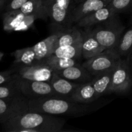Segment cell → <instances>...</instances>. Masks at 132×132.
I'll list each match as a JSON object with an SVG mask.
<instances>
[{"mask_svg": "<svg viewBox=\"0 0 132 132\" xmlns=\"http://www.w3.org/2000/svg\"><path fill=\"white\" fill-rule=\"evenodd\" d=\"M75 1H76V3H81V1H82L83 0H74Z\"/></svg>", "mask_w": 132, "mask_h": 132, "instance_id": "cell-33", "label": "cell"}, {"mask_svg": "<svg viewBox=\"0 0 132 132\" xmlns=\"http://www.w3.org/2000/svg\"><path fill=\"white\" fill-rule=\"evenodd\" d=\"M132 88V73L127 59L121 58L112 73L109 93L125 94Z\"/></svg>", "mask_w": 132, "mask_h": 132, "instance_id": "cell-7", "label": "cell"}, {"mask_svg": "<svg viewBox=\"0 0 132 132\" xmlns=\"http://www.w3.org/2000/svg\"><path fill=\"white\" fill-rule=\"evenodd\" d=\"M27 109L28 99L23 95L14 99H0V123L3 125L17 113Z\"/></svg>", "mask_w": 132, "mask_h": 132, "instance_id": "cell-9", "label": "cell"}, {"mask_svg": "<svg viewBox=\"0 0 132 132\" xmlns=\"http://www.w3.org/2000/svg\"><path fill=\"white\" fill-rule=\"evenodd\" d=\"M61 32V30H57L48 37L32 46L39 61L42 62L51 55L55 41L60 36Z\"/></svg>", "mask_w": 132, "mask_h": 132, "instance_id": "cell-15", "label": "cell"}, {"mask_svg": "<svg viewBox=\"0 0 132 132\" xmlns=\"http://www.w3.org/2000/svg\"><path fill=\"white\" fill-rule=\"evenodd\" d=\"M12 68L19 77L32 81L50 82L54 73V70L43 62L28 66L14 64Z\"/></svg>", "mask_w": 132, "mask_h": 132, "instance_id": "cell-8", "label": "cell"}, {"mask_svg": "<svg viewBox=\"0 0 132 132\" xmlns=\"http://www.w3.org/2000/svg\"><path fill=\"white\" fill-rule=\"evenodd\" d=\"M28 0H10L5 6V11L19 10Z\"/></svg>", "mask_w": 132, "mask_h": 132, "instance_id": "cell-27", "label": "cell"}, {"mask_svg": "<svg viewBox=\"0 0 132 132\" xmlns=\"http://www.w3.org/2000/svg\"><path fill=\"white\" fill-rule=\"evenodd\" d=\"M14 77V70L11 68L8 70L0 72V85L12 81Z\"/></svg>", "mask_w": 132, "mask_h": 132, "instance_id": "cell-28", "label": "cell"}, {"mask_svg": "<svg viewBox=\"0 0 132 132\" xmlns=\"http://www.w3.org/2000/svg\"><path fill=\"white\" fill-rule=\"evenodd\" d=\"M19 10L25 15L43 14L48 17L45 8V0H28L20 8Z\"/></svg>", "mask_w": 132, "mask_h": 132, "instance_id": "cell-23", "label": "cell"}, {"mask_svg": "<svg viewBox=\"0 0 132 132\" xmlns=\"http://www.w3.org/2000/svg\"><path fill=\"white\" fill-rule=\"evenodd\" d=\"M14 81L23 96L28 100L46 97H57L50 82L25 79L17 76L15 73Z\"/></svg>", "mask_w": 132, "mask_h": 132, "instance_id": "cell-6", "label": "cell"}, {"mask_svg": "<svg viewBox=\"0 0 132 132\" xmlns=\"http://www.w3.org/2000/svg\"><path fill=\"white\" fill-rule=\"evenodd\" d=\"M116 49L121 57H128L132 52V24L123 33Z\"/></svg>", "mask_w": 132, "mask_h": 132, "instance_id": "cell-24", "label": "cell"}, {"mask_svg": "<svg viewBox=\"0 0 132 132\" xmlns=\"http://www.w3.org/2000/svg\"><path fill=\"white\" fill-rule=\"evenodd\" d=\"M65 120L58 116L29 110L21 111L2 125L9 132L63 131Z\"/></svg>", "mask_w": 132, "mask_h": 132, "instance_id": "cell-1", "label": "cell"}, {"mask_svg": "<svg viewBox=\"0 0 132 132\" xmlns=\"http://www.w3.org/2000/svg\"><path fill=\"white\" fill-rule=\"evenodd\" d=\"M7 3V0H0V10L4 7Z\"/></svg>", "mask_w": 132, "mask_h": 132, "instance_id": "cell-30", "label": "cell"}, {"mask_svg": "<svg viewBox=\"0 0 132 132\" xmlns=\"http://www.w3.org/2000/svg\"><path fill=\"white\" fill-rule=\"evenodd\" d=\"M22 95L15 84L14 77L12 81L0 85V99H14Z\"/></svg>", "mask_w": 132, "mask_h": 132, "instance_id": "cell-25", "label": "cell"}, {"mask_svg": "<svg viewBox=\"0 0 132 132\" xmlns=\"http://www.w3.org/2000/svg\"><path fill=\"white\" fill-rule=\"evenodd\" d=\"M112 0H83L75 6L72 13V23H76L88 14L106 6Z\"/></svg>", "mask_w": 132, "mask_h": 132, "instance_id": "cell-12", "label": "cell"}, {"mask_svg": "<svg viewBox=\"0 0 132 132\" xmlns=\"http://www.w3.org/2000/svg\"><path fill=\"white\" fill-rule=\"evenodd\" d=\"M50 84L57 97L70 99L76 89L81 84L72 82L58 76L54 72V76L50 81Z\"/></svg>", "mask_w": 132, "mask_h": 132, "instance_id": "cell-14", "label": "cell"}, {"mask_svg": "<svg viewBox=\"0 0 132 132\" xmlns=\"http://www.w3.org/2000/svg\"><path fill=\"white\" fill-rule=\"evenodd\" d=\"M14 57V64L19 65H32L40 63L37 59L36 53L32 46L18 49L12 53Z\"/></svg>", "mask_w": 132, "mask_h": 132, "instance_id": "cell-20", "label": "cell"}, {"mask_svg": "<svg viewBox=\"0 0 132 132\" xmlns=\"http://www.w3.org/2000/svg\"><path fill=\"white\" fill-rule=\"evenodd\" d=\"M129 24H130V25H131L132 24V14L131 15V17H130V21H129Z\"/></svg>", "mask_w": 132, "mask_h": 132, "instance_id": "cell-32", "label": "cell"}, {"mask_svg": "<svg viewBox=\"0 0 132 132\" xmlns=\"http://www.w3.org/2000/svg\"><path fill=\"white\" fill-rule=\"evenodd\" d=\"M82 39L81 30L76 27H69L66 29L61 30L60 36L57 39L54 45V49L59 46L73 44ZM53 49V50H54Z\"/></svg>", "mask_w": 132, "mask_h": 132, "instance_id": "cell-19", "label": "cell"}, {"mask_svg": "<svg viewBox=\"0 0 132 132\" xmlns=\"http://www.w3.org/2000/svg\"><path fill=\"white\" fill-rule=\"evenodd\" d=\"M82 32V57L88 59L105 50L94 36L92 27L85 28Z\"/></svg>", "mask_w": 132, "mask_h": 132, "instance_id": "cell-11", "label": "cell"}, {"mask_svg": "<svg viewBox=\"0 0 132 132\" xmlns=\"http://www.w3.org/2000/svg\"><path fill=\"white\" fill-rule=\"evenodd\" d=\"M112 73V71L105 73L97 75L96 76H94V79L92 80L95 92L99 98H100L104 94L109 93L111 85Z\"/></svg>", "mask_w": 132, "mask_h": 132, "instance_id": "cell-22", "label": "cell"}, {"mask_svg": "<svg viewBox=\"0 0 132 132\" xmlns=\"http://www.w3.org/2000/svg\"><path fill=\"white\" fill-rule=\"evenodd\" d=\"M92 28L95 38L105 49L117 48L125 30V27L119 20L118 14Z\"/></svg>", "mask_w": 132, "mask_h": 132, "instance_id": "cell-3", "label": "cell"}, {"mask_svg": "<svg viewBox=\"0 0 132 132\" xmlns=\"http://www.w3.org/2000/svg\"><path fill=\"white\" fill-rule=\"evenodd\" d=\"M54 72L58 76L66 79L79 84L90 82L94 77V76L81 64Z\"/></svg>", "mask_w": 132, "mask_h": 132, "instance_id": "cell-13", "label": "cell"}, {"mask_svg": "<svg viewBox=\"0 0 132 132\" xmlns=\"http://www.w3.org/2000/svg\"><path fill=\"white\" fill-rule=\"evenodd\" d=\"M29 110L55 116L77 117L92 112L90 104L76 103L70 99L52 96L28 100Z\"/></svg>", "mask_w": 132, "mask_h": 132, "instance_id": "cell-2", "label": "cell"}, {"mask_svg": "<svg viewBox=\"0 0 132 132\" xmlns=\"http://www.w3.org/2000/svg\"><path fill=\"white\" fill-rule=\"evenodd\" d=\"M78 59H68V58L60 57L55 55L51 54L48 57L44 59L42 62L47 64L52 68L54 71L61 70L68 67L80 64Z\"/></svg>", "mask_w": 132, "mask_h": 132, "instance_id": "cell-21", "label": "cell"}, {"mask_svg": "<svg viewBox=\"0 0 132 132\" xmlns=\"http://www.w3.org/2000/svg\"><path fill=\"white\" fill-rule=\"evenodd\" d=\"M116 14H116L113 9L108 5L83 17L76 24L78 27L83 28L94 27L109 20Z\"/></svg>", "mask_w": 132, "mask_h": 132, "instance_id": "cell-10", "label": "cell"}, {"mask_svg": "<svg viewBox=\"0 0 132 132\" xmlns=\"http://www.w3.org/2000/svg\"><path fill=\"white\" fill-rule=\"evenodd\" d=\"M99 99L91 81L86 83L81 84L70 99L76 103L91 104Z\"/></svg>", "mask_w": 132, "mask_h": 132, "instance_id": "cell-16", "label": "cell"}, {"mask_svg": "<svg viewBox=\"0 0 132 132\" xmlns=\"http://www.w3.org/2000/svg\"><path fill=\"white\" fill-rule=\"evenodd\" d=\"M126 59H127L128 62L129 67H130V70H131V72L132 73V52L128 55V56L127 57V58H126Z\"/></svg>", "mask_w": 132, "mask_h": 132, "instance_id": "cell-29", "label": "cell"}, {"mask_svg": "<svg viewBox=\"0 0 132 132\" xmlns=\"http://www.w3.org/2000/svg\"><path fill=\"white\" fill-rule=\"evenodd\" d=\"M26 15L20 10L5 11L3 15V27L4 30L8 32H18Z\"/></svg>", "mask_w": 132, "mask_h": 132, "instance_id": "cell-17", "label": "cell"}, {"mask_svg": "<svg viewBox=\"0 0 132 132\" xmlns=\"http://www.w3.org/2000/svg\"><path fill=\"white\" fill-rule=\"evenodd\" d=\"M4 55H5V54H4L3 52H0V61H1V60L2 59L3 57L4 56Z\"/></svg>", "mask_w": 132, "mask_h": 132, "instance_id": "cell-31", "label": "cell"}, {"mask_svg": "<svg viewBox=\"0 0 132 132\" xmlns=\"http://www.w3.org/2000/svg\"><path fill=\"white\" fill-rule=\"evenodd\" d=\"M121 58L117 49L107 48L97 55L85 60L82 65L92 76H96L113 71Z\"/></svg>", "mask_w": 132, "mask_h": 132, "instance_id": "cell-5", "label": "cell"}, {"mask_svg": "<svg viewBox=\"0 0 132 132\" xmlns=\"http://www.w3.org/2000/svg\"><path fill=\"white\" fill-rule=\"evenodd\" d=\"M52 54L60 57L76 59L80 60L82 59V39L73 44L59 46L54 49Z\"/></svg>", "mask_w": 132, "mask_h": 132, "instance_id": "cell-18", "label": "cell"}, {"mask_svg": "<svg viewBox=\"0 0 132 132\" xmlns=\"http://www.w3.org/2000/svg\"><path fill=\"white\" fill-rule=\"evenodd\" d=\"M74 0H45L48 17L52 23L58 30H63L71 27Z\"/></svg>", "mask_w": 132, "mask_h": 132, "instance_id": "cell-4", "label": "cell"}, {"mask_svg": "<svg viewBox=\"0 0 132 132\" xmlns=\"http://www.w3.org/2000/svg\"><path fill=\"white\" fill-rule=\"evenodd\" d=\"M116 14L132 9V0H112L109 4Z\"/></svg>", "mask_w": 132, "mask_h": 132, "instance_id": "cell-26", "label": "cell"}]
</instances>
